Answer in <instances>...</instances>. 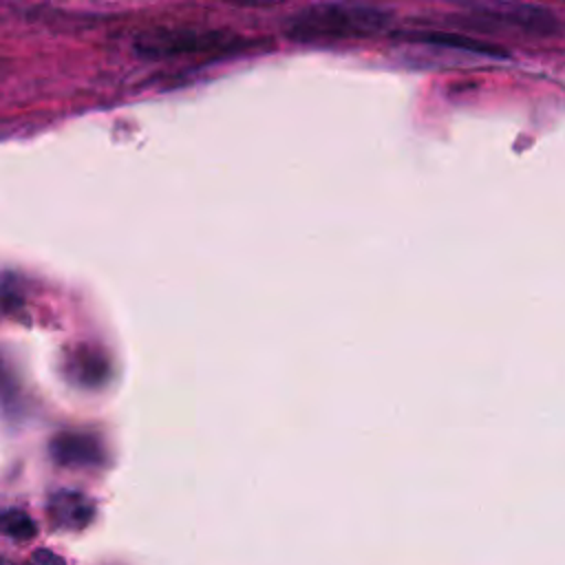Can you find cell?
Listing matches in <instances>:
<instances>
[{"label":"cell","instance_id":"3957f363","mask_svg":"<svg viewBox=\"0 0 565 565\" xmlns=\"http://www.w3.org/2000/svg\"><path fill=\"white\" fill-rule=\"evenodd\" d=\"M466 24L481 26V29H505L516 31L523 35L547 38L558 33L561 24L558 18L536 4H521V2H481V4H466Z\"/></svg>","mask_w":565,"mask_h":565},{"label":"cell","instance_id":"277c9868","mask_svg":"<svg viewBox=\"0 0 565 565\" xmlns=\"http://www.w3.org/2000/svg\"><path fill=\"white\" fill-rule=\"evenodd\" d=\"M411 40L417 42H426V44H439V46H452V49H466V51H475L481 55H505L503 49H499L497 44H488L468 35H455V33H419Z\"/></svg>","mask_w":565,"mask_h":565},{"label":"cell","instance_id":"6da1fadb","mask_svg":"<svg viewBox=\"0 0 565 565\" xmlns=\"http://www.w3.org/2000/svg\"><path fill=\"white\" fill-rule=\"evenodd\" d=\"M393 13L362 2H318L291 13L285 22L287 38L296 42H335L369 38L391 26Z\"/></svg>","mask_w":565,"mask_h":565},{"label":"cell","instance_id":"7a4b0ae2","mask_svg":"<svg viewBox=\"0 0 565 565\" xmlns=\"http://www.w3.org/2000/svg\"><path fill=\"white\" fill-rule=\"evenodd\" d=\"M241 40L236 33L218 31V29H201V26H154L141 31L132 40V51L141 57L166 60L179 55H199L227 51Z\"/></svg>","mask_w":565,"mask_h":565}]
</instances>
